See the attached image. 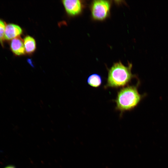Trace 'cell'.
Instances as JSON below:
<instances>
[{"instance_id": "52a82bcc", "label": "cell", "mask_w": 168, "mask_h": 168, "mask_svg": "<svg viewBox=\"0 0 168 168\" xmlns=\"http://www.w3.org/2000/svg\"><path fill=\"white\" fill-rule=\"evenodd\" d=\"M23 41L26 53L29 55L33 54L36 49V42L35 39L27 35L25 37Z\"/></svg>"}, {"instance_id": "8992f818", "label": "cell", "mask_w": 168, "mask_h": 168, "mask_svg": "<svg viewBox=\"0 0 168 168\" xmlns=\"http://www.w3.org/2000/svg\"><path fill=\"white\" fill-rule=\"evenodd\" d=\"M10 48L12 52L16 56H22L26 53L23 40L19 37L11 40Z\"/></svg>"}, {"instance_id": "7a4b0ae2", "label": "cell", "mask_w": 168, "mask_h": 168, "mask_svg": "<svg viewBox=\"0 0 168 168\" xmlns=\"http://www.w3.org/2000/svg\"><path fill=\"white\" fill-rule=\"evenodd\" d=\"M132 64L129 62L126 66L120 61L114 63L110 68H107L106 83L104 88H122L128 85L133 79H138L137 75L132 73Z\"/></svg>"}, {"instance_id": "5b68a950", "label": "cell", "mask_w": 168, "mask_h": 168, "mask_svg": "<svg viewBox=\"0 0 168 168\" xmlns=\"http://www.w3.org/2000/svg\"><path fill=\"white\" fill-rule=\"evenodd\" d=\"M22 32V29L19 25L13 23L7 24L5 30V40H12L19 37Z\"/></svg>"}, {"instance_id": "3957f363", "label": "cell", "mask_w": 168, "mask_h": 168, "mask_svg": "<svg viewBox=\"0 0 168 168\" xmlns=\"http://www.w3.org/2000/svg\"><path fill=\"white\" fill-rule=\"evenodd\" d=\"M111 3L107 0H94L91 6V15L95 20L103 21L108 17L110 12Z\"/></svg>"}, {"instance_id": "ba28073f", "label": "cell", "mask_w": 168, "mask_h": 168, "mask_svg": "<svg viewBox=\"0 0 168 168\" xmlns=\"http://www.w3.org/2000/svg\"><path fill=\"white\" fill-rule=\"evenodd\" d=\"M87 84L93 88H98L102 84L103 79L101 76L97 73H93L90 75L86 80Z\"/></svg>"}, {"instance_id": "30bf717a", "label": "cell", "mask_w": 168, "mask_h": 168, "mask_svg": "<svg viewBox=\"0 0 168 168\" xmlns=\"http://www.w3.org/2000/svg\"><path fill=\"white\" fill-rule=\"evenodd\" d=\"M4 168H15V167L12 165H9L6 166Z\"/></svg>"}, {"instance_id": "277c9868", "label": "cell", "mask_w": 168, "mask_h": 168, "mask_svg": "<svg viewBox=\"0 0 168 168\" xmlns=\"http://www.w3.org/2000/svg\"><path fill=\"white\" fill-rule=\"evenodd\" d=\"M62 3L67 13L71 16H75L82 12L83 5L79 0H64Z\"/></svg>"}, {"instance_id": "6da1fadb", "label": "cell", "mask_w": 168, "mask_h": 168, "mask_svg": "<svg viewBox=\"0 0 168 168\" xmlns=\"http://www.w3.org/2000/svg\"><path fill=\"white\" fill-rule=\"evenodd\" d=\"M140 84L138 79L135 85H128L117 91L116 98L113 101L116 103L115 110L120 112V117L125 112L134 109L146 96V93H139L138 88Z\"/></svg>"}, {"instance_id": "9c48e42d", "label": "cell", "mask_w": 168, "mask_h": 168, "mask_svg": "<svg viewBox=\"0 0 168 168\" xmlns=\"http://www.w3.org/2000/svg\"><path fill=\"white\" fill-rule=\"evenodd\" d=\"M6 24L4 21L0 18V43L3 45V42L5 40L4 32Z\"/></svg>"}]
</instances>
